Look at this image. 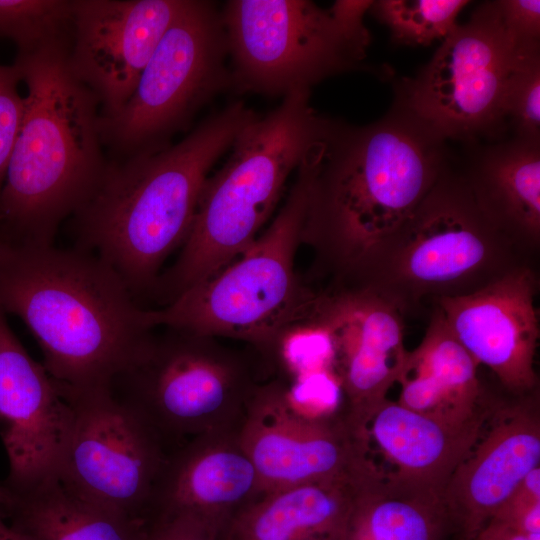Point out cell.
<instances>
[{
    "label": "cell",
    "mask_w": 540,
    "mask_h": 540,
    "mask_svg": "<svg viewBox=\"0 0 540 540\" xmlns=\"http://www.w3.org/2000/svg\"><path fill=\"white\" fill-rule=\"evenodd\" d=\"M537 288L535 272L524 263L473 292L435 300L450 331L477 364L519 395L529 394L538 382Z\"/></svg>",
    "instance_id": "16"
},
{
    "label": "cell",
    "mask_w": 540,
    "mask_h": 540,
    "mask_svg": "<svg viewBox=\"0 0 540 540\" xmlns=\"http://www.w3.org/2000/svg\"><path fill=\"white\" fill-rule=\"evenodd\" d=\"M520 247L479 207L463 172H442L405 222L345 287H367L403 313L431 297L473 292L508 270Z\"/></svg>",
    "instance_id": "6"
},
{
    "label": "cell",
    "mask_w": 540,
    "mask_h": 540,
    "mask_svg": "<svg viewBox=\"0 0 540 540\" xmlns=\"http://www.w3.org/2000/svg\"><path fill=\"white\" fill-rule=\"evenodd\" d=\"M0 510L31 540H145L147 522L80 495L58 474L19 487L0 484Z\"/></svg>",
    "instance_id": "23"
},
{
    "label": "cell",
    "mask_w": 540,
    "mask_h": 540,
    "mask_svg": "<svg viewBox=\"0 0 540 540\" xmlns=\"http://www.w3.org/2000/svg\"><path fill=\"white\" fill-rule=\"evenodd\" d=\"M216 339L165 328L111 385L168 447L179 448L188 435L205 436L222 413L247 402L256 387L241 359Z\"/></svg>",
    "instance_id": "11"
},
{
    "label": "cell",
    "mask_w": 540,
    "mask_h": 540,
    "mask_svg": "<svg viewBox=\"0 0 540 540\" xmlns=\"http://www.w3.org/2000/svg\"><path fill=\"white\" fill-rule=\"evenodd\" d=\"M285 393L296 410L314 418L337 415L344 399L342 385L332 370L319 371L291 379Z\"/></svg>",
    "instance_id": "30"
},
{
    "label": "cell",
    "mask_w": 540,
    "mask_h": 540,
    "mask_svg": "<svg viewBox=\"0 0 540 540\" xmlns=\"http://www.w3.org/2000/svg\"><path fill=\"white\" fill-rule=\"evenodd\" d=\"M308 183L303 159L284 204L253 244L163 308L146 310L147 324L235 339L270 353L281 331L308 312L318 293L295 268Z\"/></svg>",
    "instance_id": "7"
},
{
    "label": "cell",
    "mask_w": 540,
    "mask_h": 540,
    "mask_svg": "<svg viewBox=\"0 0 540 540\" xmlns=\"http://www.w3.org/2000/svg\"><path fill=\"white\" fill-rule=\"evenodd\" d=\"M453 527L443 498L383 471L358 489L337 540H441Z\"/></svg>",
    "instance_id": "25"
},
{
    "label": "cell",
    "mask_w": 540,
    "mask_h": 540,
    "mask_svg": "<svg viewBox=\"0 0 540 540\" xmlns=\"http://www.w3.org/2000/svg\"><path fill=\"white\" fill-rule=\"evenodd\" d=\"M231 87L286 96L363 67L370 39L306 0H231L221 10Z\"/></svg>",
    "instance_id": "10"
},
{
    "label": "cell",
    "mask_w": 540,
    "mask_h": 540,
    "mask_svg": "<svg viewBox=\"0 0 540 540\" xmlns=\"http://www.w3.org/2000/svg\"><path fill=\"white\" fill-rule=\"evenodd\" d=\"M378 474L304 483L264 493L232 518L224 538L337 540L358 489Z\"/></svg>",
    "instance_id": "24"
},
{
    "label": "cell",
    "mask_w": 540,
    "mask_h": 540,
    "mask_svg": "<svg viewBox=\"0 0 540 540\" xmlns=\"http://www.w3.org/2000/svg\"><path fill=\"white\" fill-rule=\"evenodd\" d=\"M312 310L334 342L346 419L361 432L402 370L403 311L374 289L331 286L318 290Z\"/></svg>",
    "instance_id": "14"
},
{
    "label": "cell",
    "mask_w": 540,
    "mask_h": 540,
    "mask_svg": "<svg viewBox=\"0 0 540 540\" xmlns=\"http://www.w3.org/2000/svg\"><path fill=\"white\" fill-rule=\"evenodd\" d=\"M326 118L311 107L310 90H299L240 132L230 157L207 177L180 253L161 273L153 295L168 304L253 244Z\"/></svg>",
    "instance_id": "5"
},
{
    "label": "cell",
    "mask_w": 540,
    "mask_h": 540,
    "mask_svg": "<svg viewBox=\"0 0 540 540\" xmlns=\"http://www.w3.org/2000/svg\"><path fill=\"white\" fill-rule=\"evenodd\" d=\"M491 519L540 540V466L532 469Z\"/></svg>",
    "instance_id": "31"
},
{
    "label": "cell",
    "mask_w": 540,
    "mask_h": 540,
    "mask_svg": "<svg viewBox=\"0 0 540 540\" xmlns=\"http://www.w3.org/2000/svg\"><path fill=\"white\" fill-rule=\"evenodd\" d=\"M466 0H379L373 1L370 13L388 27L398 45L428 46L443 41L458 26Z\"/></svg>",
    "instance_id": "27"
},
{
    "label": "cell",
    "mask_w": 540,
    "mask_h": 540,
    "mask_svg": "<svg viewBox=\"0 0 540 540\" xmlns=\"http://www.w3.org/2000/svg\"><path fill=\"white\" fill-rule=\"evenodd\" d=\"M20 83L14 65L0 64V195L24 113V96L19 92Z\"/></svg>",
    "instance_id": "32"
},
{
    "label": "cell",
    "mask_w": 540,
    "mask_h": 540,
    "mask_svg": "<svg viewBox=\"0 0 540 540\" xmlns=\"http://www.w3.org/2000/svg\"><path fill=\"white\" fill-rule=\"evenodd\" d=\"M486 421L454 426L386 399L363 430L367 444L374 442L392 470V481L443 498L445 487L472 450Z\"/></svg>",
    "instance_id": "20"
},
{
    "label": "cell",
    "mask_w": 540,
    "mask_h": 540,
    "mask_svg": "<svg viewBox=\"0 0 540 540\" xmlns=\"http://www.w3.org/2000/svg\"><path fill=\"white\" fill-rule=\"evenodd\" d=\"M263 494L257 470L236 443L204 438L174 450L154 492L148 518L165 513L199 516L223 529Z\"/></svg>",
    "instance_id": "19"
},
{
    "label": "cell",
    "mask_w": 540,
    "mask_h": 540,
    "mask_svg": "<svg viewBox=\"0 0 540 540\" xmlns=\"http://www.w3.org/2000/svg\"><path fill=\"white\" fill-rule=\"evenodd\" d=\"M504 113L513 136L540 141V53L526 60L511 76Z\"/></svg>",
    "instance_id": "29"
},
{
    "label": "cell",
    "mask_w": 540,
    "mask_h": 540,
    "mask_svg": "<svg viewBox=\"0 0 540 540\" xmlns=\"http://www.w3.org/2000/svg\"><path fill=\"white\" fill-rule=\"evenodd\" d=\"M69 50L50 46L13 63L27 89L0 195V236L13 241L54 245L108 166L99 101L71 72Z\"/></svg>",
    "instance_id": "4"
},
{
    "label": "cell",
    "mask_w": 540,
    "mask_h": 540,
    "mask_svg": "<svg viewBox=\"0 0 540 540\" xmlns=\"http://www.w3.org/2000/svg\"><path fill=\"white\" fill-rule=\"evenodd\" d=\"M469 540H528L525 536L518 533L509 526L490 519L487 524L480 529Z\"/></svg>",
    "instance_id": "36"
},
{
    "label": "cell",
    "mask_w": 540,
    "mask_h": 540,
    "mask_svg": "<svg viewBox=\"0 0 540 540\" xmlns=\"http://www.w3.org/2000/svg\"><path fill=\"white\" fill-rule=\"evenodd\" d=\"M447 141L396 103L357 126L326 118L305 155L308 197L301 245L330 286H347L413 213L452 161Z\"/></svg>",
    "instance_id": "1"
},
{
    "label": "cell",
    "mask_w": 540,
    "mask_h": 540,
    "mask_svg": "<svg viewBox=\"0 0 540 540\" xmlns=\"http://www.w3.org/2000/svg\"><path fill=\"white\" fill-rule=\"evenodd\" d=\"M258 117L233 102L176 144L108 159L99 186L70 218L74 247L107 263L135 299L153 294L162 265L189 233L209 171Z\"/></svg>",
    "instance_id": "3"
},
{
    "label": "cell",
    "mask_w": 540,
    "mask_h": 540,
    "mask_svg": "<svg viewBox=\"0 0 540 540\" xmlns=\"http://www.w3.org/2000/svg\"><path fill=\"white\" fill-rule=\"evenodd\" d=\"M0 540H31L14 528L0 510Z\"/></svg>",
    "instance_id": "37"
},
{
    "label": "cell",
    "mask_w": 540,
    "mask_h": 540,
    "mask_svg": "<svg viewBox=\"0 0 540 540\" xmlns=\"http://www.w3.org/2000/svg\"><path fill=\"white\" fill-rule=\"evenodd\" d=\"M0 312L25 323L62 391L111 388L154 335L120 276L74 246L0 236Z\"/></svg>",
    "instance_id": "2"
},
{
    "label": "cell",
    "mask_w": 540,
    "mask_h": 540,
    "mask_svg": "<svg viewBox=\"0 0 540 540\" xmlns=\"http://www.w3.org/2000/svg\"><path fill=\"white\" fill-rule=\"evenodd\" d=\"M462 171L488 219L520 248L540 241V141L513 136L465 146Z\"/></svg>",
    "instance_id": "22"
},
{
    "label": "cell",
    "mask_w": 540,
    "mask_h": 540,
    "mask_svg": "<svg viewBox=\"0 0 540 540\" xmlns=\"http://www.w3.org/2000/svg\"><path fill=\"white\" fill-rule=\"evenodd\" d=\"M312 307L281 331L270 352L291 379L319 371L335 372L332 336Z\"/></svg>",
    "instance_id": "28"
},
{
    "label": "cell",
    "mask_w": 540,
    "mask_h": 540,
    "mask_svg": "<svg viewBox=\"0 0 540 540\" xmlns=\"http://www.w3.org/2000/svg\"><path fill=\"white\" fill-rule=\"evenodd\" d=\"M221 11L212 1L187 0L158 43L126 104L100 115L109 160L159 150L185 130L216 94L231 87Z\"/></svg>",
    "instance_id": "9"
},
{
    "label": "cell",
    "mask_w": 540,
    "mask_h": 540,
    "mask_svg": "<svg viewBox=\"0 0 540 540\" xmlns=\"http://www.w3.org/2000/svg\"><path fill=\"white\" fill-rule=\"evenodd\" d=\"M73 0H0V38L17 54L50 46L71 47Z\"/></svg>",
    "instance_id": "26"
},
{
    "label": "cell",
    "mask_w": 540,
    "mask_h": 540,
    "mask_svg": "<svg viewBox=\"0 0 540 540\" xmlns=\"http://www.w3.org/2000/svg\"><path fill=\"white\" fill-rule=\"evenodd\" d=\"M72 422L69 401L0 312V437L9 462L3 484L19 487L56 474Z\"/></svg>",
    "instance_id": "17"
},
{
    "label": "cell",
    "mask_w": 540,
    "mask_h": 540,
    "mask_svg": "<svg viewBox=\"0 0 540 540\" xmlns=\"http://www.w3.org/2000/svg\"><path fill=\"white\" fill-rule=\"evenodd\" d=\"M493 407L491 425L449 479L443 501L453 527L471 539L522 479L540 466L535 398Z\"/></svg>",
    "instance_id": "18"
},
{
    "label": "cell",
    "mask_w": 540,
    "mask_h": 540,
    "mask_svg": "<svg viewBox=\"0 0 540 540\" xmlns=\"http://www.w3.org/2000/svg\"><path fill=\"white\" fill-rule=\"evenodd\" d=\"M505 24L498 1L479 5L415 76L395 83L394 103L446 141L464 146L504 139V100L513 73L540 53Z\"/></svg>",
    "instance_id": "8"
},
{
    "label": "cell",
    "mask_w": 540,
    "mask_h": 540,
    "mask_svg": "<svg viewBox=\"0 0 540 540\" xmlns=\"http://www.w3.org/2000/svg\"><path fill=\"white\" fill-rule=\"evenodd\" d=\"M147 525L145 540H225V529L188 513L158 514Z\"/></svg>",
    "instance_id": "33"
},
{
    "label": "cell",
    "mask_w": 540,
    "mask_h": 540,
    "mask_svg": "<svg viewBox=\"0 0 540 540\" xmlns=\"http://www.w3.org/2000/svg\"><path fill=\"white\" fill-rule=\"evenodd\" d=\"M252 460L263 494L286 487L355 479L380 472L367 443L344 415L314 418L289 402L285 384L256 386L238 435Z\"/></svg>",
    "instance_id": "13"
},
{
    "label": "cell",
    "mask_w": 540,
    "mask_h": 540,
    "mask_svg": "<svg viewBox=\"0 0 540 540\" xmlns=\"http://www.w3.org/2000/svg\"><path fill=\"white\" fill-rule=\"evenodd\" d=\"M372 3L373 1L370 0H337L328 10L347 31L356 36L371 39L363 17Z\"/></svg>",
    "instance_id": "35"
},
{
    "label": "cell",
    "mask_w": 540,
    "mask_h": 540,
    "mask_svg": "<svg viewBox=\"0 0 540 540\" xmlns=\"http://www.w3.org/2000/svg\"><path fill=\"white\" fill-rule=\"evenodd\" d=\"M498 5L511 31L525 39H540L539 0H499Z\"/></svg>",
    "instance_id": "34"
},
{
    "label": "cell",
    "mask_w": 540,
    "mask_h": 540,
    "mask_svg": "<svg viewBox=\"0 0 540 540\" xmlns=\"http://www.w3.org/2000/svg\"><path fill=\"white\" fill-rule=\"evenodd\" d=\"M477 367L434 308L421 342L407 352L397 402L454 426L484 422L493 407L484 397Z\"/></svg>",
    "instance_id": "21"
},
{
    "label": "cell",
    "mask_w": 540,
    "mask_h": 540,
    "mask_svg": "<svg viewBox=\"0 0 540 540\" xmlns=\"http://www.w3.org/2000/svg\"><path fill=\"white\" fill-rule=\"evenodd\" d=\"M187 0H73L68 65L100 104L116 114Z\"/></svg>",
    "instance_id": "15"
},
{
    "label": "cell",
    "mask_w": 540,
    "mask_h": 540,
    "mask_svg": "<svg viewBox=\"0 0 540 540\" xmlns=\"http://www.w3.org/2000/svg\"><path fill=\"white\" fill-rule=\"evenodd\" d=\"M61 392L73 422L58 476L87 499L147 522L168 446L111 388Z\"/></svg>",
    "instance_id": "12"
}]
</instances>
